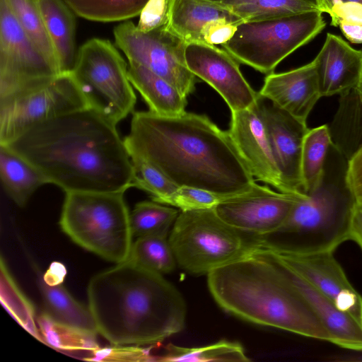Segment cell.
<instances>
[{
    "label": "cell",
    "instance_id": "6da1fadb",
    "mask_svg": "<svg viewBox=\"0 0 362 362\" xmlns=\"http://www.w3.org/2000/svg\"><path fill=\"white\" fill-rule=\"evenodd\" d=\"M2 146L65 193H124L133 187L131 158L116 124L89 107L34 125Z\"/></svg>",
    "mask_w": 362,
    "mask_h": 362
},
{
    "label": "cell",
    "instance_id": "7a4b0ae2",
    "mask_svg": "<svg viewBox=\"0 0 362 362\" xmlns=\"http://www.w3.org/2000/svg\"><path fill=\"white\" fill-rule=\"evenodd\" d=\"M124 141L129 155L146 160L178 187L230 197L256 184L228 131L204 115L134 112Z\"/></svg>",
    "mask_w": 362,
    "mask_h": 362
},
{
    "label": "cell",
    "instance_id": "3957f363",
    "mask_svg": "<svg viewBox=\"0 0 362 362\" xmlns=\"http://www.w3.org/2000/svg\"><path fill=\"white\" fill-rule=\"evenodd\" d=\"M87 296L98 334L113 346L158 344L185 327L187 306L177 288L128 261L95 275Z\"/></svg>",
    "mask_w": 362,
    "mask_h": 362
},
{
    "label": "cell",
    "instance_id": "277c9868",
    "mask_svg": "<svg viewBox=\"0 0 362 362\" xmlns=\"http://www.w3.org/2000/svg\"><path fill=\"white\" fill-rule=\"evenodd\" d=\"M206 276L211 295L226 312L253 324L331 342L284 266L262 248Z\"/></svg>",
    "mask_w": 362,
    "mask_h": 362
},
{
    "label": "cell",
    "instance_id": "5b68a950",
    "mask_svg": "<svg viewBox=\"0 0 362 362\" xmlns=\"http://www.w3.org/2000/svg\"><path fill=\"white\" fill-rule=\"evenodd\" d=\"M345 173L334 177L325 166L321 185L296 202L276 234L282 238L272 243L275 248L293 254L334 252L349 240L356 202L346 185Z\"/></svg>",
    "mask_w": 362,
    "mask_h": 362
},
{
    "label": "cell",
    "instance_id": "8992f818",
    "mask_svg": "<svg viewBox=\"0 0 362 362\" xmlns=\"http://www.w3.org/2000/svg\"><path fill=\"white\" fill-rule=\"evenodd\" d=\"M177 266L194 275L259 251L265 243L223 220L214 209L180 211L168 236Z\"/></svg>",
    "mask_w": 362,
    "mask_h": 362
},
{
    "label": "cell",
    "instance_id": "52a82bcc",
    "mask_svg": "<svg viewBox=\"0 0 362 362\" xmlns=\"http://www.w3.org/2000/svg\"><path fill=\"white\" fill-rule=\"evenodd\" d=\"M129 213L124 192H66L59 226L78 245L119 264L133 243Z\"/></svg>",
    "mask_w": 362,
    "mask_h": 362
},
{
    "label": "cell",
    "instance_id": "ba28073f",
    "mask_svg": "<svg viewBox=\"0 0 362 362\" xmlns=\"http://www.w3.org/2000/svg\"><path fill=\"white\" fill-rule=\"evenodd\" d=\"M326 23L320 11L243 21L223 48L239 62L267 75L317 35Z\"/></svg>",
    "mask_w": 362,
    "mask_h": 362
},
{
    "label": "cell",
    "instance_id": "9c48e42d",
    "mask_svg": "<svg viewBox=\"0 0 362 362\" xmlns=\"http://www.w3.org/2000/svg\"><path fill=\"white\" fill-rule=\"evenodd\" d=\"M89 108L117 124L134 110L136 97L128 64L109 41L93 38L78 49L71 72Z\"/></svg>",
    "mask_w": 362,
    "mask_h": 362
},
{
    "label": "cell",
    "instance_id": "30bf717a",
    "mask_svg": "<svg viewBox=\"0 0 362 362\" xmlns=\"http://www.w3.org/2000/svg\"><path fill=\"white\" fill-rule=\"evenodd\" d=\"M87 107L71 72L21 87L0 96V145L34 125Z\"/></svg>",
    "mask_w": 362,
    "mask_h": 362
},
{
    "label": "cell",
    "instance_id": "8fae6325",
    "mask_svg": "<svg viewBox=\"0 0 362 362\" xmlns=\"http://www.w3.org/2000/svg\"><path fill=\"white\" fill-rule=\"evenodd\" d=\"M113 33L117 46L129 62L163 78L187 98L194 91L197 77L186 64L187 43L167 25L142 32L133 23L125 22L117 25Z\"/></svg>",
    "mask_w": 362,
    "mask_h": 362
},
{
    "label": "cell",
    "instance_id": "7c38bea8",
    "mask_svg": "<svg viewBox=\"0 0 362 362\" xmlns=\"http://www.w3.org/2000/svg\"><path fill=\"white\" fill-rule=\"evenodd\" d=\"M26 34L6 0H0V96L59 75Z\"/></svg>",
    "mask_w": 362,
    "mask_h": 362
},
{
    "label": "cell",
    "instance_id": "4fadbf2b",
    "mask_svg": "<svg viewBox=\"0 0 362 362\" xmlns=\"http://www.w3.org/2000/svg\"><path fill=\"white\" fill-rule=\"evenodd\" d=\"M262 250L305 280L340 310L362 324V296L349 281L333 252L293 254L279 250L267 241Z\"/></svg>",
    "mask_w": 362,
    "mask_h": 362
},
{
    "label": "cell",
    "instance_id": "5bb4252c",
    "mask_svg": "<svg viewBox=\"0 0 362 362\" xmlns=\"http://www.w3.org/2000/svg\"><path fill=\"white\" fill-rule=\"evenodd\" d=\"M305 195L277 192L255 184L249 191L223 201L214 209L233 227L264 237L279 232L296 202Z\"/></svg>",
    "mask_w": 362,
    "mask_h": 362
},
{
    "label": "cell",
    "instance_id": "9a60e30c",
    "mask_svg": "<svg viewBox=\"0 0 362 362\" xmlns=\"http://www.w3.org/2000/svg\"><path fill=\"white\" fill-rule=\"evenodd\" d=\"M185 56L188 69L221 96L230 112L256 103L259 92L244 78L239 62L225 49L206 43L189 42L186 45Z\"/></svg>",
    "mask_w": 362,
    "mask_h": 362
},
{
    "label": "cell",
    "instance_id": "2e32d148",
    "mask_svg": "<svg viewBox=\"0 0 362 362\" xmlns=\"http://www.w3.org/2000/svg\"><path fill=\"white\" fill-rule=\"evenodd\" d=\"M228 132L253 177L288 193L257 100L249 108L231 112Z\"/></svg>",
    "mask_w": 362,
    "mask_h": 362
},
{
    "label": "cell",
    "instance_id": "e0dca14e",
    "mask_svg": "<svg viewBox=\"0 0 362 362\" xmlns=\"http://www.w3.org/2000/svg\"><path fill=\"white\" fill-rule=\"evenodd\" d=\"M257 105L288 193L306 194L300 163L303 141L308 130L307 124L260 95Z\"/></svg>",
    "mask_w": 362,
    "mask_h": 362
},
{
    "label": "cell",
    "instance_id": "ac0fdd59",
    "mask_svg": "<svg viewBox=\"0 0 362 362\" xmlns=\"http://www.w3.org/2000/svg\"><path fill=\"white\" fill-rule=\"evenodd\" d=\"M259 93L307 124L310 111L322 97L314 61L286 72L267 75Z\"/></svg>",
    "mask_w": 362,
    "mask_h": 362
},
{
    "label": "cell",
    "instance_id": "d6986e66",
    "mask_svg": "<svg viewBox=\"0 0 362 362\" xmlns=\"http://www.w3.org/2000/svg\"><path fill=\"white\" fill-rule=\"evenodd\" d=\"M313 61L322 97L347 95L356 88L362 76V51L334 34H327Z\"/></svg>",
    "mask_w": 362,
    "mask_h": 362
},
{
    "label": "cell",
    "instance_id": "ffe728a7",
    "mask_svg": "<svg viewBox=\"0 0 362 362\" xmlns=\"http://www.w3.org/2000/svg\"><path fill=\"white\" fill-rule=\"evenodd\" d=\"M281 264L329 333L331 343L344 349L362 351V324L349 314L340 310L305 280Z\"/></svg>",
    "mask_w": 362,
    "mask_h": 362
},
{
    "label": "cell",
    "instance_id": "44dd1931",
    "mask_svg": "<svg viewBox=\"0 0 362 362\" xmlns=\"http://www.w3.org/2000/svg\"><path fill=\"white\" fill-rule=\"evenodd\" d=\"M221 20L243 21L221 2L171 0L167 27L186 43H204L202 35L205 29Z\"/></svg>",
    "mask_w": 362,
    "mask_h": 362
},
{
    "label": "cell",
    "instance_id": "7402d4cb",
    "mask_svg": "<svg viewBox=\"0 0 362 362\" xmlns=\"http://www.w3.org/2000/svg\"><path fill=\"white\" fill-rule=\"evenodd\" d=\"M61 74L72 72L77 57L75 19L64 0H37Z\"/></svg>",
    "mask_w": 362,
    "mask_h": 362
},
{
    "label": "cell",
    "instance_id": "603a6c76",
    "mask_svg": "<svg viewBox=\"0 0 362 362\" xmlns=\"http://www.w3.org/2000/svg\"><path fill=\"white\" fill-rule=\"evenodd\" d=\"M35 265L43 303V313L53 322L90 334H98L91 311L77 301L63 284L50 286L42 279V274Z\"/></svg>",
    "mask_w": 362,
    "mask_h": 362
},
{
    "label": "cell",
    "instance_id": "cb8c5ba5",
    "mask_svg": "<svg viewBox=\"0 0 362 362\" xmlns=\"http://www.w3.org/2000/svg\"><path fill=\"white\" fill-rule=\"evenodd\" d=\"M128 77L132 86L147 103L149 111L167 117L186 112L187 97L168 81L146 67L129 62Z\"/></svg>",
    "mask_w": 362,
    "mask_h": 362
},
{
    "label": "cell",
    "instance_id": "d4e9b609",
    "mask_svg": "<svg viewBox=\"0 0 362 362\" xmlns=\"http://www.w3.org/2000/svg\"><path fill=\"white\" fill-rule=\"evenodd\" d=\"M0 177L4 191L20 207H24L33 194L48 184L43 175L24 158L0 145Z\"/></svg>",
    "mask_w": 362,
    "mask_h": 362
},
{
    "label": "cell",
    "instance_id": "484cf974",
    "mask_svg": "<svg viewBox=\"0 0 362 362\" xmlns=\"http://www.w3.org/2000/svg\"><path fill=\"white\" fill-rule=\"evenodd\" d=\"M332 144L327 125L307 131L303 141L300 163L301 180L306 194L312 193L321 185Z\"/></svg>",
    "mask_w": 362,
    "mask_h": 362
},
{
    "label": "cell",
    "instance_id": "4316f807",
    "mask_svg": "<svg viewBox=\"0 0 362 362\" xmlns=\"http://www.w3.org/2000/svg\"><path fill=\"white\" fill-rule=\"evenodd\" d=\"M221 3L243 21L320 11L317 0H222Z\"/></svg>",
    "mask_w": 362,
    "mask_h": 362
},
{
    "label": "cell",
    "instance_id": "83f0119b",
    "mask_svg": "<svg viewBox=\"0 0 362 362\" xmlns=\"http://www.w3.org/2000/svg\"><path fill=\"white\" fill-rule=\"evenodd\" d=\"M126 261L162 275L172 272L177 265L168 236L163 235L136 238Z\"/></svg>",
    "mask_w": 362,
    "mask_h": 362
},
{
    "label": "cell",
    "instance_id": "f1b7e54d",
    "mask_svg": "<svg viewBox=\"0 0 362 362\" xmlns=\"http://www.w3.org/2000/svg\"><path fill=\"white\" fill-rule=\"evenodd\" d=\"M158 361H250L243 346L237 341L221 340L201 347H183L169 344Z\"/></svg>",
    "mask_w": 362,
    "mask_h": 362
},
{
    "label": "cell",
    "instance_id": "f546056e",
    "mask_svg": "<svg viewBox=\"0 0 362 362\" xmlns=\"http://www.w3.org/2000/svg\"><path fill=\"white\" fill-rule=\"evenodd\" d=\"M180 212L177 209L154 201H143L135 204L129 213V223L134 237L151 235L169 236Z\"/></svg>",
    "mask_w": 362,
    "mask_h": 362
},
{
    "label": "cell",
    "instance_id": "4dcf8cb0",
    "mask_svg": "<svg viewBox=\"0 0 362 362\" xmlns=\"http://www.w3.org/2000/svg\"><path fill=\"white\" fill-rule=\"evenodd\" d=\"M77 16L99 22L124 21L139 16L148 0H64Z\"/></svg>",
    "mask_w": 362,
    "mask_h": 362
},
{
    "label": "cell",
    "instance_id": "1f68e13d",
    "mask_svg": "<svg viewBox=\"0 0 362 362\" xmlns=\"http://www.w3.org/2000/svg\"><path fill=\"white\" fill-rule=\"evenodd\" d=\"M15 17L48 62L60 73L37 0H6Z\"/></svg>",
    "mask_w": 362,
    "mask_h": 362
},
{
    "label": "cell",
    "instance_id": "d6a6232c",
    "mask_svg": "<svg viewBox=\"0 0 362 362\" xmlns=\"http://www.w3.org/2000/svg\"><path fill=\"white\" fill-rule=\"evenodd\" d=\"M132 164L133 187L148 193L153 201L165 204L180 187L146 160L129 155Z\"/></svg>",
    "mask_w": 362,
    "mask_h": 362
},
{
    "label": "cell",
    "instance_id": "836d02e7",
    "mask_svg": "<svg viewBox=\"0 0 362 362\" xmlns=\"http://www.w3.org/2000/svg\"><path fill=\"white\" fill-rule=\"evenodd\" d=\"M40 329L47 341L52 346L62 350L97 351L96 335L86 333L59 325L43 313L37 318Z\"/></svg>",
    "mask_w": 362,
    "mask_h": 362
},
{
    "label": "cell",
    "instance_id": "e575fe53",
    "mask_svg": "<svg viewBox=\"0 0 362 362\" xmlns=\"http://www.w3.org/2000/svg\"><path fill=\"white\" fill-rule=\"evenodd\" d=\"M1 279L4 280V283L1 281V284L5 286L4 288L5 294L3 293L1 294L4 295L5 298L12 300V303H5L4 306L22 327L37 339L44 342L35 325L34 308L15 284L2 258L1 259ZM1 288H3L1 287Z\"/></svg>",
    "mask_w": 362,
    "mask_h": 362
},
{
    "label": "cell",
    "instance_id": "d590c367",
    "mask_svg": "<svg viewBox=\"0 0 362 362\" xmlns=\"http://www.w3.org/2000/svg\"><path fill=\"white\" fill-rule=\"evenodd\" d=\"M329 15L331 25L339 27L351 43H362V4L352 1L337 2Z\"/></svg>",
    "mask_w": 362,
    "mask_h": 362
},
{
    "label": "cell",
    "instance_id": "8d00e7d4",
    "mask_svg": "<svg viewBox=\"0 0 362 362\" xmlns=\"http://www.w3.org/2000/svg\"><path fill=\"white\" fill-rule=\"evenodd\" d=\"M229 197L193 187H180L165 204L171 205L180 211L214 209Z\"/></svg>",
    "mask_w": 362,
    "mask_h": 362
},
{
    "label": "cell",
    "instance_id": "74e56055",
    "mask_svg": "<svg viewBox=\"0 0 362 362\" xmlns=\"http://www.w3.org/2000/svg\"><path fill=\"white\" fill-rule=\"evenodd\" d=\"M171 0H148L139 14L137 28L149 32L168 23Z\"/></svg>",
    "mask_w": 362,
    "mask_h": 362
},
{
    "label": "cell",
    "instance_id": "f35d334b",
    "mask_svg": "<svg viewBox=\"0 0 362 362\" xmlns=\"http://www.w3.org/2000/svg\"><path fill=\"white\" fill-rule=\"evenodd\" d=\"M345 182L355 202L362 207V144L348 160Z\"/></svg>",
    "mask_w": 362,
    "mask_h": 362
},
{
    "label": "cell",
    "instance_id": "ab89813d",
    "mask_svg": "<svg viewBox=\"0 0 362 362\" xmlns=\"http://www.w3.org/2000/svg\"><path fill=\"white\" fill-rule=\"evenodd\" d=\"M240 23L221 20L211 23L203 33L204 43L214 46L223 45L232 38Z\"/></svg>",
    "mask_w": 362,
    "mask_h": 362
},
{
    "label": "cell",
    "instance_id": "60d3db41",
    "mask_svg": "<svg viewBox=\"0 0 362 362\" xmlns=\"http://www.w3.org/2000/svg\"><path fill=\"white\" fill-rule=\"evenodd\" d=\"M66 274L65 266L59 262H53L49 269L42 274L44 281L50 286H56L63 284Z\"/></svg>",
    "mask_w": 362,
    "mask_h": 362
},
{
    "label": "cell",
    "instance_id": "b9f144b4",
    "mask_svg": "<svg viewBox=\"0 0 362 362\" xmlns=\"http://www.w3.org/2000/svg\"><path fill=\"white\" fill-rule=\"evenodd\" d=\"M349 240L355 241L362 250V207L356 203L351 216Z\"/></svg>",
    "mask_w": 362,
    "mask_h": 362
},
{
    "label": "cell",
    "instance_id": "7bdbcfd3",
    "mask_svg": "<svg viewBox=\"0 0 362 362\" xmlns=\"http://www.w3.org/2000/svg\"><path fill=\"white\" fill-rule=\"evenodd\" d=\"M341 0H317L319 9L322 13H329L334 5Z\"/></svg>",
    "mask_w": 362,
    "mask_h": 362
},
{
    "label": "cell",
    "instance_id": "ee69618b",
    "mask_svg": "<svg viewBox=\"0 0 362 362\" xmlns=\"http://www.w3.org/2000/svg\"><path fill=\"white\" fill-rule=\"evenodd\" d=\"M361 50L362 51V48L361 49ZM354 90L356 92L358 98L362 105V76Z\"/></svg>",
    "mask_w": 362,
    "mask_h": 362
},
{
    "label": "cell",
    "instance_id": "f6af8a7d",
    "mask_svg": "<svg viewBox=\"0 0 362 362\" xmlns=\"http://www.w3.org/2000/svg\"><path fill=\"white\" fill-rule=\"evenodd\" d=\"M341 1H352L362 4V0H341Z\"/></svg>",
    "mask_w": 362,
    "mask_h": 362
},
{
    "label": "cell",
    "instance_id": "bcb514c9",
    "mask_svg": "<svg viewBox=\"0 0 362 362\" xmlns=\"http://www.w3.org/2000/svg\"><path fill=\"white\" fill-rule=\"evenodd\" d=\"M211 1H217V2H221L222 0H211Z\"/></svg>",
    "mask_w": 362,
    "mask_h": 362
}]
</instances>
